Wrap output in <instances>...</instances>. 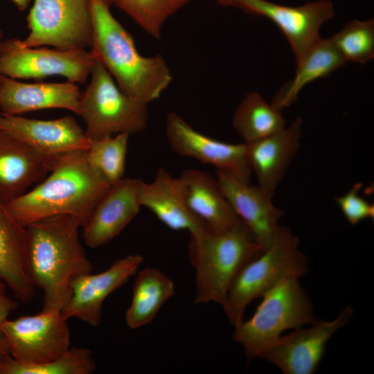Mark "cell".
Masks as SVG:
<instances>
[{"label":"cell","instance_id":"12","mask_svg":"<svg viewBox=\"0 0 374 374\" xmlns=\"http://www.w3.org/2000/svg\"><path fill=\"white\" fill-rule=\"evenodd\" d=\"M217 1L223 6L271 20L287 38L296 62L321 37V25L334 16L330 0H319L299 7L281 6L266 0Z\"/></svg>","mask_w":374,"mask_h":374},{"label":"cell","instance_id":"26","mask_svg":"<svg viewBox=\"0 0 374 374\" xmlns=\"http://www.w3.org/2000/svg\"><path fill=\"white\" fill-rule=\"evenodd\" d=\"M232 123L245 143L263 139L285 127L282 110L268 103L256 91L248 93L238 105Z\"/></svg>","mask_w":374,"mask_h":374},{"label":"cell","instance_id":"22","mask_svg":"<svg viewBox=\"0 0 374 374\" xmlns=\"http://www.w3.org/2000/svg\"><path fill=\"white\" fill-rule=\"evenodd\" d=\"M0 279L14 296L28 303L35 295L28 267V234L0 202Z\"/></svg>","mask_w":374,"mask_h":374},{"label":"cell","instance_id":"6","mask_svg":"<svg viewBox=\"0 0 374 374\" xmlns=\"http://www.w3.org/2000/svg\"><path fill=\"white\" fill-rule=\"evenodd\" d=\"M299 279L288 277L279 281L262 295L251 317L234 326L233 338L242 346L248 360L258 357L284 331L317 320Z\"/></svg>","mask_w":374,"mask_h":374},{"label":"cell","instance_id":"25","mask_svg":"<svg viewBox=\"0 0 374 374\" xmlns=\"http://www.w3.org/2000/svg\"><path fill=\"white\" fill-rule=\"evenodd\" d=\"M174 292L173 282L161 271L152 267L141 270L134 281L132 302L125 313L128 327L136 329L150 323Z\"/></svg>","mask_w":374,"mask_h":374},{"label":"cell","instance_id":"27","mask_svg":"<svg viewBox=\"0 0 374 374\" xmlns=\"http://www.w3.org/2000/svg\"><path fill=\"white\" fill-rule=\"evenodd\" d=\"M96 369L91 351L84 348H70L60 357L40 364H22L10 355L0 359V374H91Z\"/></svg>","mask_w":374,"mask_h":374},{"label":"cell","instance_id":"17","mask_svg":"<svg viewBox=\"0 0 374 374\" xmlns=\"http://www.w3.org/2000/svg\"><path fill=\"white\" fill-rule=\"evenodd\" d=\"M138 183L139 179L123 178L103 195L82 226L87 246L94 249L108 244L138 215Z\"/></svg>","mask_w":374,"mask_h":374},{"label":"cell","instance_id":"33","mask_svg":"<svg viewBox=\"0 0 374 374\" xmlns=\"http://www.w3.org/2000/svg\"><path fill=\"white\" fill-rule=\"evenodd\" d=\"M10 354L7 341L3 334L0 330V359Z\"/></svg>","mask_w":374,"mask_h":374},{"label":"cell","instance_id":"35","mask_svg":"<svg viewBox=\"0 0 374 374\" xmlns=\"http://www.w3.org/2000/svg\"><path fill=\"white\" fill-rule=\"evenodd\" d=\"M2 37H3V33H2L1 29L0 28V54H1V50L2 42H3ZM1 73H0V82H1Z\"/></svg>","mask_w":374,"mask_h":374},{"label":"cell","instance_id":"28","mask_svg":"<svg viewBox=\"0 0 374 374\" xmlns=\"http://www.w3.org/2000/svg\"><path fill=\"white\" fill-rule=\"evenodd\" d=\"M129 136L121 133L91 140L86 151L91 166L111 186L123 178Z\"/></svg>","mask_w":374,"mask_h":374},{"label":"cell","instance_id":"14","mask_svg":"<svg viewBox=\"0 0 374 374\" xmlns=\"http://www.w3.org/2000/svg\"><path fill=\"white\" fill-rule=\"evenodd\" d=\"M143 261L140 255H129L114 261L100 273L91 272L75 278L71 282V295L61 310L62 315L98 327L105 299L134 275Z\"/></svg>","mask_w":374,"mask_h":374},{"label":"cell","instance_id":"20","mask_svg":"<svg viewBox=\"0 0 374 374\" xmlns=\"http://www.w3.org/2000/svg\"><path fill=\"white\" fill-rule=\"evenodd\" d=\"M301 124L302 119L298 117L276 133L245 143L258 186L271 197L301 148Z\"/></svg>","mask_w":374,"mask_h":374},{"label":"cell","instance_id":"21","mask_svg":"<svg viewBox=\"0 0 374 374\" xmlns=\"http://www.w3.org/2000/svg\"><path fill=\"white\" fill-rule=\"evenodd\" d=\"M138 194L141 207L172 230L192 234L207 227L188 208L179 178L163 168L157 170L152 181L139 179Z\"/></svg>","mask_w":374,"mask_h":374},{"label":"cell","instance_id":"19","mask_svg":"<svg viewBox=\"0 0 374 374\" xmlns=\"http://www.w3.org/2000/svg\"><path fill=\"white\" fill-rule=\"evenodd\" d=\"M80 93L78 84L70 81L27 83L1 75L0 111L1 114L16 116L64 109L78 115Z\"/></svg>","mask_w":374,"mask_h":374},{"label":"cell","instance_id":"32","mask_svg":"<svg viewBox=\"0 0 374 374\" xmlns=\"http://www.w3.org/2000/svg\"><path fill=\"white\" fill-rule=\"evenodd\" d=\"M6 284L0 281V326L8 319L10 314L17 309V303L8 296L6 292Z\"/></svg>","mask_w":374,"mask_h":374},{"label":"cell","instance_id":"9","mask_svg":"<svg viewBox=\"0 0 374 374\" xmlns=\"http://www.w3.org/2000/svg\"><path fill=\"white\" fill-rule=\"evenodd\" d=\"M95 62L90 50L28 47L22 46L19 39L10 38L2 42L0 73L13 79H43L57 75L83 84Z\"/></svg>","mask_w":374,"mask_h":374},{"label":"cell","instance_id":"18","mask_svg":"<svg viewBox=\"0 0 374 374\" xmlns=\"http://www.w3.org/2000/svg\"><path fill=\"white\" fill-rule=\"evenodd\" d=\"M60 157L42 153L0 128V202L7 204L25 193Z\"/></svg>","mask_w":374,"mask_h":374},{"label":"cell","instance_id":"10","mask_svg":"<svg viewBox=\"0 0 374 374\" xmlns=\"http://www.w3.org/2000/svg\"><path fill=\"white\" fill-rule=\"evenodd\" d=\"M61 310L6 320L0 326L10 355L25 364L55 359L70 347V329Z\"/></svg>","mask_w":374,"mask_h":374},{"label":"cell","instance_id":"29","mask_svg":"<svg viewBox=\"0 0 374 374\" xmlns=\"http://www.w3.org/2000/svg\"><path fill=\"white\" fill-rule=\"evenodd\" d=\"M191 0H111L143 30L159 39L165 21Z\"/></svg>","mask_w":374,"mask_h":374},{"label":"cell","instance_id":"23","mask_svg":"<svg viewBox=\"0 0 374 374\" xmlns=\"http://www.w3.org/2000/svg\"><path fill=\"white\" fill-rule=\"evenodd\" d=\"M186 204L214 232L226 231L241 222L217 178L196 169H186L179 177Z\"/></svg>","mask_w":374,"mask_h":374},{"label":"cell","instance_id":"3","mask_svg":"<svg viewBox=\"0 0 374 374\" xmlns=\"http://www.w3.org/2000/svg\"><path fill=\"white\" fill-rule=\"evenodd\" d=\"M80 223L70 215L48 217L26 226L31 280L44 293L42 310H61L71 295V282L92 271L80 239Z\"/></svg>","mask_w":374,"mask_h":374},{"label":"cell","instance_id":"34","mask_svg":"<svg viewBox=\"0 0 374 374\" xmlns=\"http://www.w3.org/2000/svg\"><path fill=\"white\" fill-rule=\"evenodd\" d=\"M12 1L19 10H24L30 5L33 0H10Z\"/></svg>","mask_w":374,"mask_h":374},{"label":"cell","instance_id":"24","mask_svg":"<svg viewBox=\"0 0 374 374\" xmlns=\"http://www.w3.org/2000/svg\"><path fill=\"white\" fill-rule=\"evenodd\" d=\"M345 63L330 38L320 37L296 62L294 78L276 92L271 103L280 110L291 105L305 86L328 76Z\"/></svg>","mask_w":374,"mask_h":374},{"label":"cell","instance_id":"13","mask_svg":"<svg viewBox=\"0 0 374 374\" xmlns=\"http://www.w3.org/2000/svg\"><path fill=\"white\" fill-rule=\"evenodd\" d=\"M165 132L168 144L176 154L193 158L250 182L252 170L245 143H229L209 137L195 130L175 112L167 115Z\"/></svg>","mask_w":374,"mask_h":374},{"label":"cell","instance_id":"8","mask_svg":"<svg viewBox=\"0 0 374 374\" xmlns=\"http://www.w3.org/2000/svg\"><path fill=\"white\" fill-rule=\"evenodd\" d=\"M26 17L29 33L22 46L89 50L92 23L89 0H33Z\"/></svg>","mask_w":374,"mask_h":374},{"label":"cell","instance_id":"30","mask_svg":"<svg viewBox=\"0 0 374 374\" xmlns=\"http://www.w3.org/2000/svg\"><path fill=\"white\" fill-rule=\"evenodd\" d=\"M330 39L346 62L365 64L374 57V20H350Z\"/></svg>","mask_w":374,"mask_h":374},{"label":"cell","instance_id":"5","mask_svg":"<svg viewBox=\"0 0 374 374\" xmlns=\"http://www.w3.org/2000/svg\"><path fill=\"white\" fill-rule=\"evenodd\" d=\"M307 258L299 249V238L279 226L269 247L247 262L235 276L222 305L234 327L244 320L247 306L281 280L301 278L307 271Z\"/></svg>","mask_w":374,"mask_h":374},{"label":"cell","instance_id":"11","mask_svg":"<svg viewBox=\"0 0 374 374\" xmlns=\"http://www.w3.org/2000/svg\"><path fill=\"white\" fill-rule=\"evenodd\" d=\"M353 308L348 305L330 321L316 320L281 335L261 352L262 358L279 368L285 374L314 373L325 354L328 341L352 318Z\"/></svg>","mask_w":374,"mask_h":374},{"label":"cell","instance_id":"7","mask_svg":"<svg viewBox=\"0 0 374 374\" xmlns=\"http://www.w3.org/2000/svg\"><path fill=\"white\" fill-rule=\"evenodd\" d=\"M91 80L81 92L78 115L91 140L143 132L148 125V105L123 92L105 67L96 60Z\"/></svg>","mask_w":374,"mask_h":374},{"label":"cell","instance_id":"31","mask_svg":"<svg viewBox=\"0 0 374 374\" xmlns=\"http://www.w3.org/2000/svg\"><path fill=\"white\" fill-rule=\"evenodd\" d=\"M362 188V183H356L345 194L335 197L345 219L354 226L363 220L374 219V205L359 195Z\"/></svg>","mask_w":374,"mask_h":374},{"label":"cell","instance_id":"1","mask_svg":"<svg viewBox=\"0 0 374 374\" xmlns=\"http://www.w3.org/2000/svg\"><path fill=\"white\" fill-rule=\"evenodd\" d=\"M48 176L34 188L8 203L21 225L56 215H70L82 226L111 185L91 166L86 151L58 158Z\"/></svg>","mask_w":374,"mask_h":374},{"label":"cell","instance_id":"16","mask_svg":"<svg viewBox=\"0 0 374 374\" xmlns=\"http://www.w3.org/2000/svg\"><path fill=\"white\" fill-rule=\"evenodd\" d=\"M216 178L233 211L247 226L263 250L270 246L284 215L272 198L258 186L234 175L216 170Z\"/></svg>","mask_w":374,"mask_h":374},{"label":"cell","instance_id":"15","mask_svg":"<svg viewBox=\"0 0 374 374\" xmlns=\"http://www.w3.org/2000/svg\"><path fill=\"white\" fill-rule=\"evenodd\" d=\"M0 128L50 156L87 151L90 140L72 116L53 120L0 114Z\"/></svg>","mask_w":374,"mask_h":374},{"label":"cell","instance_id":"4","mask_svg":"<svg viewBox=\"0 0 374 374\" xmlns=\"http://www.w3.org/2000/svg\"><path fill=\"white\" fill-rule=\"evenodd\" d=\"M190 235L188 255L196 271L195 303L222 305L239 271L263 249L242 221L222 232L204 227Z\"/></svg>","mask_w":374,"mask_h":374},{"label":"cell","instance_id":"2","mask_svg":"<svg viewBox=\"0 0 374 374\" xmlns=\"http://www.w3.org/2000/svg\"><path fill=\"white\" fill-rule=\"evenodd\" d=\"M111 0H89L92 23L90 51L113 77L119 88L148 105L158 99L172 80L161 55L145 57L132 36L113 16Z\"/></svg>","mask_w":374,"mask_h":374}]
</instances>
